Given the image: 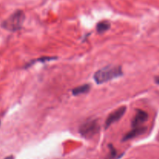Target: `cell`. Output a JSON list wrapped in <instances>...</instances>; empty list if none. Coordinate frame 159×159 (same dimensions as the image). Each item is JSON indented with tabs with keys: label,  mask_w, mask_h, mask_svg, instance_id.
<instances>
[{
	"label": "cell",
	"mask_w": 159,
	"mask_h": 159,
	"mask_svg": "<svg viewBox=\"0 0 159 159\" xmlns=\"http://www.w3.org/2000/svg\"><path fill=\"white\" fill-rule=\"evenodd\" d=\"M123 75L122 69L117 65H108L103 67L95 73L93 78L96 84H102Z\"/></svg>",
	"instance_id": "6da1fadb"
},
{
	"label": "cell",
	"mask_w": 159,
	"mask_h": 159,
	"mask_svg": "<svg viewBox=\"0 0 159 159\" xmlns=\"http://www.w3.org/2000/svg\"><path fill=\"white\" fill-rule=\"evenodd\" d=\"M25 15L23 11L18 10L3 22L2 26L8 31H16L22 27Z\"/></svg>",
	"instance_id": "7a4b0ae2"
},
{
	"label": "cell",
	"mask_w": 159,
	"mask_h": 159,
	"mask_svg": "<svg viewBox=\"0 0 159 159\" xmlns=\"http://www.w3.org/2000/svg\"><path fill=\"white\" fill-rule=\"evenodd\" d=\"M99 131V125L97 120H89L79 127V132L85 138H91Z\"/></svg>",
	"instance_id": "3957f363"
},
{
	"label": "cell",
	"mask_w": 159,
	"mask_h": 159,
	"mask_svg": "<svg viewBox=\"0 0 159 159\" xmlns=\"http://www.w3.org/2000/svg\"><path fill=\"white\" fill-rule=\"evenodd\" d=\"M126 110H127V107H126V106H121V107L118 108L117 109L113 111V112H111V113L108 115L107 120H106L105 127L107 129V128L110 127L112 124L116 123V121H119V120L122 118L123 115L125 114Z\"/></svg>",
	"instance_id": "277c9868"
},
{
	"label": "cell",
	"mask_w": 159,
	"mask_h": 159,
	"mask_svg": "<svg viewBox=\"0 0 159 159\" xmlns=\"http://www.w3.org/2000/svg\"><path fill=\"white\" fill-rule=\"evenodd\" d=\"M148 118V115L147 112L141 110V109H138L137 110L136 114L132 119V126L134 128L140 127L141 126V124L147 121Z\"/></svg>",
	"instance_id": "5b68a950"
},
{
	"label": "cell",
	"mask_w": 159,
	"mask_h": 159,
	"mask_svg": "<svg viewBox=\"0 0 159 159\" xmlns=\"http://www.w3.org/2000/svg\"><path fill=\"white\" fill-rule=\"evenodd\" d=\"M146 130V127H142V126H140V127H135L132 129L131 131H130L129 132H127L125 136L123 138V140H128L130 139L134 138L135 137H138V136L143 134Z\"/></svg>",
	"instance_id": "8992f818"
},
{
	"label": "cell",
	"mask_w": 159,
	"mask_h": 159,
	"mask_svg": "<svg viewBox=\"0 0 159 159\" xmlns=\"http://www.w3.org/2000/svg\"><path fill=\"white\" fill-rule=\"evenodd\" d=\"M90 88H91V87H90L89 84H84V85L79 86V87L73 89L72 94L74 95H79L82 94L88 93L89 91Z\"/></svg>",
	"instance_id": "52a82bcc"
},
{
	"label": "cell",
	"mask_w": 159,
	"mask_h": 159,
	"mask_svg": "<svg viewBox=\"0 0 159 159\" xmlns=\"http://www.w3.org/2000/svg\"><path fill=\"white\" fill-rule=\"evenodd\" d=\"M110 27V22L107 21V20H103V21L99 22L96 25V30L99 33H104L105 31H108Z\"/></svg>",
	"instance_id": "ba28073f"
},
{
	"label": "cell",
	"mask_w": 159,
	"mask_h": 159,
	"mask_svg": "<svg viewBox=\"0 0 159 159\" xmlns=\"http://www.w3.org/2000/svg\"><path fill=\"white\" fill-rule=\"evenodd\" d=\"M156 83L158 84H159V76H158V78H156Z\"/></svg>",
	"instance_id": "9c48e42d"
}]
</instances>
